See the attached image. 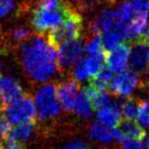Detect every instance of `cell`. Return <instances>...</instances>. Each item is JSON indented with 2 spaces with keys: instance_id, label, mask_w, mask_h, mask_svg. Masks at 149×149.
<instances>
[{
  "instance_id": "6da1fadb",
  "label": "cell",
  "mask_w": 149,
  "mask_h": 149,
  "mask_svg": "<svg viewBox=\"0 0 149 149\" xmlns=\"http://www.w3.org/2000/svg\"><path fill=\"white\" fill-rule=\"evenodd\" d=\"M19 49V61L26 75L35 82H47L59 71L56 48L50 44L47 37L33 35Z\"/></svg>"
},
{
  "instance_id": "7a4b0ae2",
  "label": "cell",
  "mask_w": 149,
  "mask_h": 149,
  "mask_svg": "<svg viewBox=\"0 0 149 149\" xmlns=\"http://www.w3.org/2000/svg\"><path fill=\"white\" fill-rule=\"evenodd\" d=\"M71 6L61 2L56 7L37 6L31 15V26L41 35L58 28L66 18Z\"/></svg>"
},
{
  "instance_id": "3957f363",
  "label": "cell",
  "mask_w": 149,
  "mask_h": 149,
  "mask_svg": "<svg viewBox=\"0 0 149 149\" xmlns=\"http://www.w3.org/2000/svg\"><path fill=\"white\" fill-rule=\"evenodd\" d=\"M83 30L84 26L82 15L80 12L71 7L64 22L58 28L49 31L46 37L52 46L57 48L65 42L80 39Z\"/></svg>"
},
{
  "instance_id": "277c9868",
  "label": "cell",
  "mask_w": 149,
  "mask_h": 149,
  "mask_svg": "<svg viewBox=\"0 0 149 149\" xmlns=\"http://www.w3.org/2000/svg\"><path fill=\"white\" fill-rule=\"evenodd\" d=\"M3 116L8 125L11 126L33 122L38 116L35 102L30 95L24 94L17 100L4 107Z\"/></svg>"
},
{
  "instance_id": "5b68a950",
  "label": "cell",
  "mask_w": 149,
  "mask_h": 149,
  "mask_svg": "<svg viewBox=\"0 0 149 149\" xmlns=\"http://www.w3.org/2000/svg\"><path fill=\"white\" fill-rule=\"evenodd\" d=\"M33 102L41 120H50L59 115L60 104L56 97V85L53 83H45L40 86L36 91Z\"/></svg>"
},
{
  "instance_id": "8992f818",
  "label": "cell",
  "mask_w": 149,
  "mask_h": 149,
  "mask_svg": "<svg viewBox=\"0 0 149 149\" xmlns=\"http://www.w3.org/2000/svg\"><path fill=\"white\" fill-rule=\"evenodd\" d=\"M57 64L62 73L69 72L81 60L84 52L83 41L81 39L65 42L58 46Z\"/></svg>"
},
{
  "instance_id": "52a82bcc",
  "label": "cell",
  "mask_w": 149,
  "mask_h": 149,
  "mask_svg": "<svg viewBox=\"0 0 149 149\" xmlns=\"http://www.w3.org/2000/svg\"><path fill=\"white\" fill-rule=\"evenodd\" d=\"M140 86V79L133 70H125L114 76L109 84V89L114 95L129 98Z\"/></svg>"
},
{
  "instance_id": "ba28073f",
  "label": "cell",
  "mask_w": 149,
  "mask_h": 149,
  "mask_svg": "<svg viewBox=\"0 0 149 149\" xmlns=\"http://www.w3.org/2000/svg\"><path fill=\"white\" fill-rule=\"evenodd\" d=\"M78 81L74 78L66 79L56 85V97L60 107L65 112H71L74 109L75 98L79 92Z\"/></svg>"
},
{
  "instance_id": "9c48e42d",
  "label": "cell",
  "mask_w": 149,
  "mask_h": 149,
  "mask_svg": "<svg viewBox=\"0 0 149 149\" xmlns=\"http://www.w3.org/2000/svg\"><path fill=\"white\" fill-rule=\"evenodd\" d=\"M22 95H24L22 86L14 77L0 76V97L4 106L15 102Z\"/></svg>"
},
{
  "instance_id": "30bf717a",
  "label": "cell",
  "mask_w": 149,
  "mask_h": 149,
  "mask_svg": "<svg viewBox=\"0 0 149 149\" xmlns=\"http://www.w3.org/2000/svg\"><path fill=\"white\" fill-rule=\"evenodd\" d=\"M147 44L142 40L136 41L130 49L129 65L136 73H144L148 68L147 59Z\"/></svg>"
},
{
  "instance_id": "8fae6325",
  "label": "cell",
  "mask_w": 149,
  "mask_h": 149,
  "mask_svg": "<svg viewBox=\"0 0 149 149\" xmlns=\"http://www.w3.org/2000/svg\"><path fill=\"white\" fill-rule=\"evenodd\" d=\"M115 22H116L115 10L110 7H104L100 9L93 17V19L89 22V33L102 35L104 31L114 29Z\"/></svg>"
},
{
  "instance_id": "7c38bea8",
  "label": "cell",
  "mask_w": 149,
  "mask_h": 149,
  "mask_svg": "<svg viewBox=\"0 0 149 149\" xmlns=\"http://www.w3.org/2000/svg\"><path fill=\"white\" fill-rule=\"evenodd\" d=\"M130 48L127 44H120L118 47L110 51L106 57L107 65L113 72L125 70L129 62Z\"/></svg>"
},
{
  "instance_id": "4fadbf2b",
  "label": "cell",
  "mask_w": 149,
  "mask_h": 149,
  "mask_svg": "<svg viewBox=\"0 0 149 149\" xmlns=\"http://www.w3.org/2000/svg\"><path fill=\"white\" fill-rule=\"evenodd\" d=\"M97 122L110 128H115L122 120L121 104L117 100H113L111 104L96 111Z\"/></svg>"
},
{
  "instance_id": "5bb4252c",
  "label": "cell",
  "mask_w": 149,
  "mask_h": 149,
  "mask_svg": "<svg viewBox=\"0 0 149 149\" xmlns=\"http://www.w3.org/2000/svg\"><path fill=\"white\" fill-rule=\"evenodd\" d=\"M147 24V16H136L121 31L122 37L128 42L139 41L143 36Z\"/></svg>"
},
{
  "instance_id": "9a60e30c",
  "label": "cell",
  "mask_w": 149,
  "mask_h": 149,
  "mask_svg": "<svg viewBox=\"0 0 149 149\" xmlns=\"http://www.w3.org/2000/svg\"><path fill=\"white\" fill-rule=\"evenodd\" d=\"M33 130H35V125L33 122L12 126V128H10L6 134V140L7 142L22 143V142L29 140L33 136Z\"/></svg>"
},
{
  "instance_id": "2e32d148",
  "label": "cell",
  "mask_w": 149,
  "mask_h": 149,
  "mask_svg": "<svg viewBox=\"0 0 149 149\" xmlns=\"http://www.w3.org/2000/svg\"><path fill=\"white\" fill-rule=\"evenodd\" d=\"M114 10L115 14H116L115 29L121 33L124 30V28L133 19V9H132L130 2L122 1L117 4L116 8Z\"/></svg>"
},
{
  "instance_id": "e0dca14e",
  "label": "cell",
  "mask_w": 149,
  "mask_h": 149,
  "mask_svg": "<svg viewBox=\"0 0 149 149\" xmlns=\"http://www.w3.org/2000/svg\"><path fill=\"white\" fill-rule=\"evenodd\" d=\"M88 136L91 140L102 144H110L114 141L113 128L104 126L98 122L93 123L90 126Z\"/></svg>"
},
{
  "instance_id": "ac0fdd59",
  "label": "cell",
  "mask_w": 149,
  "mask_h": 149,
  "mask_svg": "<svg viewBox=\"0 0 149 149\" xmlns=\"http://www.w3.org/2000/svg\"><path fill=\"white\" fill-rule=\"evenodd\" d=\"M118 130L122 133L125 139H143L145 131L138 123L130 120H121L117 125Z\"/></svg>"
},
{
  "instance_id": "d6986e66",
  "label": "cell",
  "mask_w": 149,
  "mask_h": 149,
  "mask_svg": "<svg viewBox=\"0 0 149 149\" xmlns=\"http://www.w3.org/2000/svg\"><path fill=\"white\" fill-rule=\"evenodd\" d=\"M92 106L90 100L85 93L84 90H79L78 94H77L76 98H75V104H74V113L76 116L80 117L81 119L88 120L92 117Z\"/></svg>"
},
{
  "instance_id": "ffe728a7",
  "label": "cell",
  "mask_w": 149,
  "mask_h": 149,
  "mask_svg": "<svg viewBox=\"0 0 149 149\" xmlns=\"http://www.w3.org/2000/svg\"><path fill=\"white\" fill-rule=\"evenodd\" d=\"M33 36V31L26 24H19L14 26L9 31L8 33V42L10 47H19L22 44L26 42Z\"/></svg>"
},
{
  "instance_id": "44dd1931",
  "label": "cell",
  "mask_w": 149,
  "mask_h": 149,
  "mask_svg": "<svg viewBox=\"0 0 149 149\" xmlns=\"http://www.w3.org/2000/svg\"><path fill=\"white\" fill-rule=\"evenodd\" d=\"M102 46H104V51L110 52L112 50H114L116 47L121 44L123 37H122L121 33L116 30V29H112L110 31H104V33H102Z\"/></svg>"
},
{
  "instance_id": "7402d4cb",
  "label": "cell",
  "mask_w": 149,
  "mask_h": 149,
  "mask_svg": "<svg viewBox=\"0 0 149 149\" xmlns=\"http://www.w3.org/2000/svg\"><path fill=\"white\" fill-rule=\"evenodd\" d=\"M84 50L89 56L104 55V49L102 46L100 35L90 33V37L85 42Z\"/></svg>"
},
{
  "instance_id": "603a6c76",
  "label": "cell",
  "mask_w": 149,
  "mask_h": 149,
  "mask_svg": "<svg viewBox=\"0 0 149 149\" xmlns=\"http://www.w3.org/2000/svg\"><path fill=\"white\" fill-rule=\"evenodd\" d=\"M138 110H139V104L134 98L129 97L125 102L121 104V114L125 120L134 121L137 119Z\"/></svg>"
},
{
  "instance_id": "cb8c5ba5",
  "label": "cell",
  "mask_w": 149,
  "mask_h": 149,
  "mask_svg": "<svg viewBox=\"0 0 149 149\" xmlns=\"http://www.w3.org/2000/svg\"><path fill=\"white\" fill-rule=\"evenodd\" d=\"M104 60V55L97 56H88L84 59L85 68L88 73L89 77H94L102 67V62Z\"/></svg>"
},
{
  "instance_id": "d4e9b609",
  "label": "cell",
  "mask_w": 149,
  "mask_h": 149,
  "mask_svg": "<svg viewBox=\"0 0 149 149\" xmlns=\"http://www.w3.org/2000/svg\"><path fill=\"white\" fill-rule=\"evenodd\" d=\"M104 1V0H66L65 3L70 5L71 7H73L81 13L83 11L92 9V8L100 5V3H102Z\"/></svg>"
},
{
  "instance_id": "484cf974",
  "label": "cell",
  "mask_w": 149,
  "mask_h": 149,
  "mask_svg": "<svg viewBox=\"0 0 149 149\" xmlns=\"http://www.w3.org/2000/svg\"><path fill=\"white\" fill-rule=\"evenodd\" d=\"M137 120L142 128H149V100L139 102Z\"/></svg>"
},
{
  "instance_id": "4316f807",
  "label": "cell",
  "mask_w": 149,
  "mask_h": 149,
  "mask_svg": "<svg viewBox=\"0 0 149 149\" xmlns=\"http://www.w3.org/2000/svg\"><path fill=\"white\" fill-rule=\"evenodd\" d=\"M133 12L137 16H147L149 9V0H131L130 2Z\"/></svg>"
},
{
  "instance_id": "83f0119b",
  "label": "cell",
  "mask_w": 149,
  "mask_h": 149,
  "mask_svg": "<svg viewBox=\"0 0 149 149\" xmlns=\"http://www.w3.org/2000/svg\"><path fill=\"white\" fill-rule=\"evenodd\" d=\"M72 75H73V78L77 81H84L88 78L89 75L86 71V68H85L84 59H81L74 67H73Z\"/></svg>"
},
{
  "instance_id": "f1b7e54d",
  "label": "cell",
  "mask_w": 149,
  "mask_h": 149,
  "mask_svg": "<svg viewBox=\"0 0 149 149\" xmlns=\"http://www.w3.org/2000/svg\"><path fill=\"white\" fill-rule=\"evenodd\" d=\"M14 8L13 0H0V19L7 16ZM1 30V28H0Z\"/></svg>"
},
{
  "instance_id": "f546056e",
  "label": "cell",
  "mask_w": 149,
  "mask_h": 149,
  "mask_svg": "<svg viewBox=\"0 0 149 149\" xmlns=\"http://www.w3.org/2000/svg\"><path fill=\"white\" fill-rule=\"evenodd\" d=\"M122 149H144V143L141 139H126Z\"/></svg>"
},
{
  "instance_id": "4dcf8cb0",
  "label": "cell",
  "mask_w": 149,
  "mask_h": 149,
  "mask_svg": "<svg viewBox=\"0 0 149 149\" xmlns=\"http://www.w3.org/2000/svg\"><path fill=\"white\" fill-rule=\"evenodd\" d=\"M62 149H87V146L80 140H75V141L66 144Z\"/></svg>"
},
{
  "instance_id": "1f68e13d",
  "label": "cell",
  "mask_w": 149,
  "mask_h": 149,
  "mask_svg": "<svg viewBox=\"0 0 149 149\" xmlns=\"http://www.w3.org/2000/svg\"><path fill=\"white\" fill-rule=\"evenodd\" d=\"M9 129H10L9 125H8V123L5 121V119L1 120V121H0V140L5 137L7 132L9 131Z\"/></svg>"
},
{
  "instance_id": "d6a6232c",
  "label": "cell",
  "mask_w": 149,
  "mask_h": 149,
  "mask_svg": "<svg viewBox=\"0 0 149 149\" xmlns=\"http://www.w3.org/2000/svg\"><path fill=\"white\" fill-rule=\"evenodd\" d=\"M4 149H24V147L20 143H15V142H7V146H6Z\"/></svg>"
},
{
  "instance_id": "836d02e7",
  "label": "cell",
  "mask_w": 149,
  "mask_h": 149,
  "mask_svg": "<svg viewBox=\"0 0 149 149\" xmlns=\"http://www.w3.org/2000/svg\"><path fill=\"white\" fill-rule=\"evenodd\" d=\"M140 40H142V41H143L144 43L149 44V24H148L147 26H146L145 31H144L143 36H142V38Z\"/></svg>"
},
{
  "instance_id": "e575fe53",
  "label": "cell",
  "mask_w": 149,
  "mask_h": 149,
  "mask_svg": "<svg viewBox=\"0 0 149 149\" xmlns=\"http://www.w3.org/2000/svg\"><path fill=\"white\" fill-rule=\"evenodd\" d=\"M143 139H144V144H145V149H149V133L145 134Z\"/></svg>"
},
{
  "instance_id": "d590c367",
  "label": "cell",
  "mask_w": 149,
  "mask_h": 149,
  "mask_svg": "<svg viewBox=\"0 0 149 149\" xmlns=\"http://www.w3.org/2000/svg\"><path fill=\"white\" fill-rule=\"evenodd\" d=\"M4 109V104H3V102H2L1 97H0V110H3Z\"/></svg>"
},
{
  "instance_id": "8d00e7d4",
  "label": "cell",
  "mask_w": 149,
  "mask_h": 149,
  "mask_svg": "<svg viewBox=\"0 0 149 149\" xmlns=\"http://www.w3.org/2000/svg\"><path fill=\"white\" fill-rule=\"evenodd\" d=\"M147 59H148V64H149V45L147 47Z\"/></svg>"
},
{
  "instance_id": "74e56055",
  "label": "cell",
  "mask_w": 149,
  "mask_h": 149,
  "mask_svg": "<svg viewBox=\"0 0 149 149\" xmlns=\"http://www.w3.org/2000/svg\"><path fill=\"white\" fill-rule=\"evenodd\" d=\"M1 73H2V64L0 62V76H1Z\"/></svg>"
},
{
  "instance_id": "f35d334b",
  "label": "cell",
  "mask_w": 149,
  "mask_h": 149,
  "mask_svg": "<svg viewBox=\"0 0 149 149\" xmlns=\"http://www.w3.org/2000/svg\"><path fill=\"white\" fill-rule=\"evenodd\" d=\"M0 149H3V147L1 146V144H0Z\"/></svg>"
},
{
  "instance_id": "ab89813d",
  "label": "cell",
  "mask_w": 149,
  "mask_h": 149,
  "mask_svg": "<svg viewBox=\"0 0 149 149\" xmlns=\"http://www.w3.org/2000/svg\"><path fill=\"white\" fill-rule=\"evenodd\" d=\"M148 15H149V9H148Z\"/></svg>"
},
{
  "instance_id": "60d3db41",
  "label": "cell",
  "mask_w": 149,
  "mask_h": 149,
  "mask_svg": "<svg viewBox=\"0 0 149 149\" xmlns=\"http://www.w3.org/2000/svg\"><path fill=\"white\" fill-rule=\"evenodd\" d=\"M112 1H116V0H112Z\"/></svg>"
}]
</instances>
